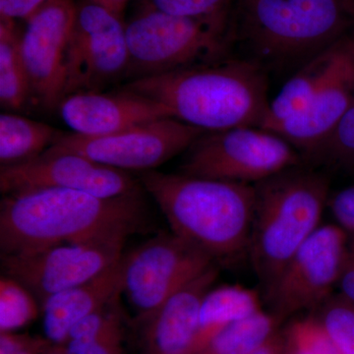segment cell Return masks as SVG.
Wrapping results in <instances>:
<instances>
[{
  "label": "cell",
  "instance_id": "cell-2",
  "mask_svg": "<svg viewBox=\"0 0 354 354\" xmlns=\"http://www.w3.org/2000/svg\"><path fill=\"white\" fill-rule=\"evenodd\" d=\"M265 68L223 59L135 79L125 90L164 104L172 118L206 132L261 127L270 106Z\"/></svg>",
  "mask_w": 354,
  "mask_h": 354
},
{
  "label": "cell",
  "instance_id": "cell-20",
  "mask_svg": "<svg viewBox=\"0 0 354 354\" xmlns=\"http://www.w3.org/2000/svg\"><path fill=\"white\" fill-rule=\"evenodd\" d=\"M120 297L116 295L72 328L62 344L69 354H124Z\"/></svg>",
  "mask_w": 354,
  "mask_h": 354
},
{
  "label": "cell",
  "instance_id": "cell-5",
  "mask_svg": "<svg viewBox=\"0 0 354 354\" xmlns=\"http://www.w3.org/2000/svg\"><path fill=\"white\" fill-rule=\"evenodd\" d=\"M248 254L264 295L300 246L318 230L330 199L327 176L291 167L255 184Z\"/></svg>",
  "mask_w": 354,
  "mask_h": 354
},
{
  "label": "cell",
  "instance_id": "cell-12",
  "mask_svg": "<svg viewBox=\"0 0 354 354\" xmlns=\"http://www.w3.org/2000/svg\"><path fill=\"white\" fill-rule=\"evenodd\" d=\"M124 239L62 244L27 255H3L1 268L26 286L39 305L60 291L95 278L122 258Z\"/></svg>",
  "mask_w": 354,
  "mask_h": 354
},
{
  "label": "cell",
  "instance_id": "cell-8",
  "mask_svg": "<svg viewBox=\"0 0 354 354\" xmlns=\"http://www.w3.org/2000/svg\"><path fill=\"white\" fill-rule=\"evenodd\" d=\"M216 264L208 254L174 232L162 234L123 255L122 293L138 320H143Z\"/></svg>",
  "mask_w": 354,
  "mask_h": 354
},
{
  "label": "cell",
  "instance_id": "cell-18",
  "mask_svg": "<svg viewBox=\"0 0 354 354\" xmlns=\"http://www.w3.org/2000/svg\"><path fill=\"white\" fill-rule=\"evenodd\" d=\"M120 293L122 258L95 278L60 291L44 301L41 306L44 337L53 344H64L77 323Z\"/></svg>",
  "mask_w": 354,
  "mask_h": 354
},
{
  "label": "cell",
  "instance_id": "cell-31",
  "mask_svg": "<svg viewBox=\"0 0 354 354\" xmlns=\"http://www.w3.org/2000/svg\"><path fill=\"white\" fill-rule=\"evenodd\" d=\"M48 0H0V18L26 20Z\"/></svg>",
  "mask_w": 354,
  "mask_h": 354
},
{
  "label": "cell",
  "instance_id": "cell-10",
  "mask_svg": "<svg viewBox=\"0 0 354 354\" xmlns=\"http://www.w3.org/2000/svg\"><path fill=\"white\" fill-rule=\"evenodd\" d=\"M349 235L339 225H321L288 261L265 295L279 321L315 311L333 295L348 252Z\"/></svg>",
  "mask_w": 354,
  "mask_h": 354
},
{
  "label": "cell",
  "instance_id": "cell-7",
  "mask_svg": "<svg viewBox=\"0 0 354 354\" xmlns=\"http://www.w3.org/2000/svg\"><path fill=\"white\" fill-rule=\"evenodd\" d=\"M300 162L299 152L277 133L236 127L204 133L188 149L180 174L255 185Z\"/></svg>",
  "mask_w": 354,
  "mask_h": 354
},
{
  "label": "cell",
  "instance_id": "cell-9",
  "mask_svg": "<svg viewBox=\"0 0 354 354\" xmlns=\"http://www.w3.org/2000/svg\"><path fill=\"white\" fill-rule=\"evenodd\" d=\"M128 48L122 17L92 0L77 3L67 46L64 97L102 88L127 76Z\"/></svg>",
  "mask_w": 354,
  "mask_h": 354
},
{
  "label": "cell",
  "instance_id": "cell-11",
  "mask_svg": "<svg viewBox=\"0 0 354 354\" xmlns=\"http://www.w3.org/2000/svg\"><path fill=\"white\" fill-rule=\"evenodd\" d=\"M204 130L176 118H162L102 137L64 134L50 147L77 153L121 171H153L187 151Z\"/></svg>",
  "mask_w": 354,
  "mask_h": 354
},
{
  "label": "cell",
  "instance_id": "cell-4",
  "mask_svg": "<svg viewBox=\"0 0 354 354\" xmlns=\"http://www.w3.org/2000/svg\"><path fill=\"white\" fill-rule=\"evenodd\" d=\"M353 27L346 0H235L228 34L264 68L298 69Z\"/></svg>",
  "mask_w": 354,
  "mask_h": 354
},
{
  "label": "cell",
  "instance_id": "cell-33",
  "mask_svg": "<svg viewBox=\"0 0 354 354\" xmlns=\"http://www.w3.org/2000/svg\"><path fill=\"white\" fill-rule=\"evenodd\" d=\"M249 354H285V335L277 330L262 346Z\"/></svg>",
  "mask_w": 354,
  "mask_h": 354
},
{
  "label": "cell",
  "instance_id": "cell-30",
  "mask_svg": "<svg viewBox=\"0 0 354 354\" xmlns=\"http://www.w3.org/2000/svg\"><path fill=\"white\" fill-rule=\"evenodd\" d=\"M328 206L337 225L354 237V185L330 195Z\"/></svg>",
  "mask_w": 354,
  "mask_h": 354
},
{
  "label": "cell",
  "instance_id": "cell-6",
  "mask_svg": "<svg viewBox=\"0 0 354 354\" xmlns=\"http://www.w3.org/2000/svg\"><path fill=\"white\" fill-rule=\"evenodd\" d=\"M230 19L183 17L140 6L125 23V77L132 81L223 59L232 46Z\"/></svg>",
  "mask_w": 354,
  "mask_h": 354
},
{
  "label": "cell",
  "instance_id": "cell-19",
  "mask_svg": "<svg viewBox=\"0 0 354 354\" xmlns=\"http://www.w3.org/2000/svg\"><path fill=\"white\" fill-rule=\"evenodd\" d=\"M344 35L305 62L288 79L279 94L270 102L269 109L260 128L271 131L309 106L341 59L344 51Z\"/></svg>",
  "mask_w": 354,
  "mask_h": 354
},
{
  "label": "cell",
  "instance_id": "cell-37",
  "mask_svg": "<svg viewBox=\"0 0 354 354\" xmlns=\"http://www.w3.org/2000/svg\"><path fill=\"white\" fill-rule=\"evenodd\" d=\"M349 237H351V241L354 244V237H351V236H349Z\"/></svg>",
  "mask_w": 354,
  "mask_h": 354
},
{
  "label": "cell",
  "instance_id": "cell-24",
  "mask_svg": "<svg viewBox=\"0 0 354 354\" xmlns=\"http://www.w3.org/2000/svg\"><path fill=\"white\" fill-rule=\"evenodd\" d=\"M281 321L264 310L221 328L193 354H249L267 342Z\"/></svg>",
  "mask_w": 354,
  "mask_h": 354
},
{
  "label": "cell",
  "instance_id": "cell-28",
  "mask_svg": "<svg viewBox=\"0 0 354 354\" xmlns=\"http://www.w3.org/2000/svg\"><path fill=\"white\" fill-rule=\"evenodd\" d=\"M235 0H140V6L200 19H230Z\"/></svg>",
  "mask_w": 354,
  "mask_h": 354
},
{
  "label": "cell",
  "instance_id": "cell-1",
  "mask_svg": "<svg viewBox=\"0 0 354 354\" xmlns=\"http://www.w3.org/2000/svg\"><path fill=\"white\" fill-rule=\"evenodd\" d=\"M145 223L140 190L104 198L82 191L35 188L3 195L0 248L3 255H27L62 244L127 241Z\"/></svg>",
  "mask_w": 354,
  "mask_h": 354
},
{
  "label": "cell",
  "instance_id": "cell-23",
  "mask_svg": "<svg viewBox=\"0 0 354 354\" xmlns=\"http://www.w3.org/2000/svg\"><path fill=\"white\" fill-rule=\"evenodd\" d=\"M21 32L16 21L0 18V102L9 111H20L32 100L21 55Z\"/></svg>",
  "mask_w": 354,
  "mask_h": 354
},
{
  "label": "cell",
  "instance_id": "cell-26",
  "mask_svg": "<svg viewBox=\"0 0 354 354\" xmlns=\"http://www.w3.org/2000/svg\"><path fill=\"white\" fill-rule=\"evenodd\" d=\"M41 305L31 291L10 277L0 279V333H15L32 323Z\"/></svg>",
  "mask_w": 354,
  "mask_h": 354
},
{
  "label": "cell",
  "instance_id": "cell-16",
  "mask_svg": "<svg viewBox=\"0 0 354 354\" xmlns=\"http://www.w3.org/2000/svg\"><path fill=\"white\" fill-rule=\"evenodd\" d=\"M57 109L72 133L86 137L108 136L172 118L164 104L123 88L111 94L85 92L67 95Z\"/></svg>",
  "mask_w": 354,
  "mask_h": 354
},
{
  "label": "cell",
  "instance_id": "cell-25",
  "mask_svg": "<svg viewBox=\"0 0 354 354\" xmlns=\"http://www.w3.org/2000/svg\"><path fill=\"white\" fill-rule=\"evenodd\" d=\"M311 164L354 174V104L313 152Z\"/></svg>",
  "mask_w": 354,
  "mask_h": 354
},
{
  "label": "cell",
  "instance_id": "cell-34",
  "mask_svg": "<svg viewBox=\"0 0 354 354\" xmlns=\"http://www.w3.org/2000/svg\"><path fill=\"white\" fill-rule=\"evenodd\" d=\"M97 3L106 7L111 12L118 14V15H122L125 7L127 6L128 2L130 0H94Z\"/></svg>",
  "mask_w": 354,
  "mask_h": 354
},
{
  "label": "cell",
  "instance_id": "cell-35",
  "mask_svg": "<svg viewBox=\"0 0 354 354\" xmlns=\"http://www.w3.org/2000/svg\"><path fill=\"white\" fill-rule=\"evenodd\" d=\"M44 354H69L66 348L62 344H51L48 348L46 349V353Z\"/></svg>",
  "mask_w": 354,
  "mask_h": 354
},
{
  "label": "cell",
  "instance_id": "cell-13",
  "mask_svg": "<svg viewBox=\"0 0 354 354\" xmlns=\"http://www.w3.org/2000/svg\"><path fill=\"white\" fill-rule=\"evenodd\" d=\"M74 0H48L26 19L20 50L32 100L57 109L64 99L67 46L75 18Z\"/></svg>",
  "mask_w": 354,
  "mask_h": 354
},
{
  "label": "cell",
  "instance_id": "cell-29",
  "mask_svg": "<svg viewBox=\"0 0 354 354\" xmlns=\"http://www.w3.org/2000/svg\"><path fill=\"white\" fill-rule=\"evenodd\" d=\"M50 344L46 337L15 333L0 334V354H44Z\"/></svg>",
  "mask_w": 354,
  "mask_h": 354
},
{
  "label": "cell",
  "instance_id": "cell-14",
  "mask_svg": "<svg viewBox=\"0 0 354 354\" xmlns=\"http://www.w3.org/2000/svg\"><path fill=\"white\" fill-rule=\"evenodd\" d=\"M46 187L82 191L104 198L139 191L138 183L127 171L51 148L32 160L0 169L2 195Z\"/></svg>",
  "mask_w": 354,
  "mask_h": 354
},
{
  "label": "cell",
  "instance_id": "cell-3",
  "mask_svg": "<svg viewBox=\"0 0 354 354\" xmlns=\"http://www.w3.org/2000/svg\"><path fill=\"white\" fill-rule=\"evenodd\" d=\"M140 183L162 209L171 232L216 263L248 254L255 209L252 184L144 171Z\"/></svg>",
  "mask_w": 354,
  "mask_h": 354
},
{
  "label": "cell",
  "instance_id": "cell-17",
  "mask_svg": "<svg viewBox=\"0 0 354 354\" xmlns=\"http://www.w3.org/2000/svg\"><path fill=\"white\" fill-rule=\"evenodd\" d=\"M218 277V264L213 265L140 320L144 323L141 354L194 353L202 301Z\"/></svg>",
  "mask_w": 354,
  "mask_h": 354
},
{
  "label": "cell",
  "instance_id": "cell-36",
  "mask_svg": "<svg viewBox=\"0 0 354 354\" xmlns=\"http://www.w3.org/2000/svg\"><path fill=\"white\" fill-rule=\"evenodd\" d=\"M346 3L348 4L349 8H351V10L353 11V13L354 14V0H346Z\"/></svg>",
  "mask_w": 354,
  "mask_h": 354
},
{
  "label": "cell",
  "instance_id": "cell-22",
  "mask_svg": "<svg viewBox=\"0 0 354 354\" xmlns=\"http://www.w3.org/2000/svg\"><path fill=\"white\" fill-rule=\"evenodd\" d=\"M64 133L12 113L0 115L1 167L27 162L50 148Z\"/></svg>",
  "mask_w": 354,
  "mask_h": 354
},
{
  "label": "cell",
  "instance_id": "cell-21",
  "mask_svg": "<svg viewBox=\"0 0 354 354\" xmlns=\"http://www.w3.org/2000/svg\"><path fill=\"white\" fill-rule=\"evenodd\" d=\"M262 310L258 291L239 285L212 288L200 308L199 335L194 353L221 328Z\"/></svg>",
  "mask_w": 354,
  "mask_h": 354
},
{
  "label": "cell",
  "instance_id": "cell-15",
  "mask_svg": "<svg viewBox=\"0 0 354 354\" xmlns=\"http://www.w3.org/2000/svg\"><path fill=\"white\" fill-rule=\"evenodd\" d=\"M354 104V27L344 35L339 64L309 106L271 130L286 139L304 157L329 136Z\"/></svg>",
  "mask_w": 354,
  "mask_h": 354
},
{
  "label": "cell",
  "instance_id": "cell-27",
  "mask_svg": "<svg viewBox=\"0 0 354 354\" xmlns=\"http://www.w3.org/2000/svg\"><path fill=\"white\" fill-rule=\"evenodd\" d=\"M314 316L341 354H354V304L332 295Z\"/></svg>",
  "mask_w": 354,
  "mask_h": 354
},
{
  "label": "cell",
  "instance_id": "cell-32",
  "mask_svg": "<svg viewBox=\"0 0 354 354\" xmlns=\"http://www.w3.org/2000/svg\"><path fill=\"white\" fill-rule=\"evenodd\" d=\"M337 295L354 304V244L349 237L348 252L342 263L341 272L337 279Z\"/></svg>",
  "mask_w": 354,
  "mask_h": 354
}]
</instances>
